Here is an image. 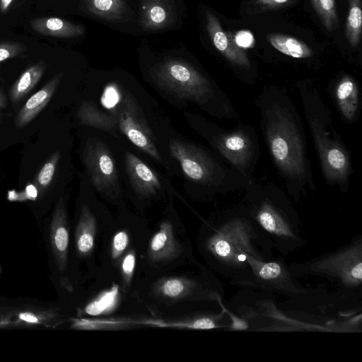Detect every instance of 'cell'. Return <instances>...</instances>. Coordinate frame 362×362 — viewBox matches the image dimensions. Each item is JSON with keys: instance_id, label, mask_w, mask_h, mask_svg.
I'll return each instance as SVG.
<instances>
[{"instance_id": "8992f818", "label": "cell", "mask_w": 362, "mask_h": 362, "mask_svg": "<svg viewBox=\"0 0 362 362\" xmlns=\"http://www.w3.org/2000/svg\"><path fill=\"white\" fill-rule=\"evenodd\" d=\"M243 206L281 255H289L306 245L299 216L274 185H249Z\"/></svg>"}, {"instance_id": "f546056e", "label": "cell", "mask_w": 362, "mask_h": 362, "mask_svg": "<svg viewBox=\"0 0 362 362\" xmlns=\"http://www.w3.org/2000/svg\"><path fill=\"white\" fill-rule=\"evenodd\" d=\"M26 51L24 45L16 42H0V66L9 59L22 57Z\"/></svg>"}, {"instance_id": "7402d4cb", "label": "cell", "mask_w": 362, "mask_h": 362, "mask_svg": "<svg viewBox=\"0 0 362 362\" xmlns=\"http://www.w3.org/2000/svg\"><path fill=\"white\" fill-rule=\"evenodd\" d=\"M47 66V64L41 61L27 68L10 88L11 100L13 103L21 100L39 82Z\"/></svg>"}, {"instance_id": "44dd1931", "label": "cell", "mask_w": 362, "mask_h": 362, "mask_svg": "<svg viewBox=\"0 0 362 362\" xmlns=\"http://www.w3.org/2000/svg\"><path fill=\"white\" fill-rule=\"evenodd\" d=\"M335 98L344 119L353 122L359 109V93L354 79L347 75L343 76L336 86Z\"/></svg>"}, {"instance_id": "30bf717a", "label": "cell", "mask_w": 362, "mask_h": 362, "mask_svg": "<svg viewBox=\"0 0 362 362\" xmlns=\"http://www.w3.org/2000/svg\"><path fill=\"white\" fill-rule=\"evenodd\" d=\"M124 183L127 199L138 210L153 202H167L179 192L172 180L144 159L130 144L125 142L122 151Z\"/></svg>"}, {"instance_id": "d4e9b609", "label": "cell", "mask_w": 362, "mask_h": 362, "mask_svg": "<svg viewBox=\"0 0 362 362\" xmlns=\"http://www.w3.org/2000/svg\"><path fill=\"white\" fill-rule=\"evenodd\" d=\"M349 13L345 25V35L353 47L360 42L362 28V11L361 0H348Z\"/></svg>"}, {"instance_id": "7c38bea8", "label": "cell", "mask_w": 362, "mask_h": 362, "mask_svg": "<svg viewBox=\"0 0 362 362\" xmlns=\"http://www.w3.org/2000/svg\"><path fill=\"white\" fill-rule=\"evenodd\" d=\"M291 274L282 257L254 261L250 274L236 286L287 296L305 294L307 289Z\"/></svg>"}, {"instance_id": "6da1fadb", "label": "cell", "mask_w": 362, "mask_h": 362, "mask_svg": "<svg viewBox=\"0 0 362 362\" xmlns=\"http://www.w3.org/2000/svg\"><path fill=\"white\" fill-rule=\"evenodd\" d=\"M84 95L110 114L121 136L171 180L175 172L161 137L167 119L159 104L139 83L112 78L90 85Z\"/></svg>"}, {"instance_id": "d590c367", "label": "cell", "mask_w": 362, "mask_h": 362, "mask_svg": "<svg viewBox=\"0 0 362 362\" xmlns=\"http://www.w3.org/2000/svg\"><path fill=\"white\" fill-rule=\"evenodd\" d=\"M9 323H10V321H8V320H0V326L1 327L8 325Z\"/></svg>"}, {"instance_id": "9c48e42d", "label": "cell", "mask_w": 362, "mask_h": 362, "mask_svg": "<svg viewBox=\"0 0 362 362\" xmlns=\"http://www.w3.org/2000/svg\"><path fill=\"white\" fill-rule=\"evenodd\" d=\"M182 115L190 128L247 178L259 156L255 133L249 127L223 129L202 115L189 110Z\"/></svg>"}, {"instance_id": "d6a6232c", "label": "cell", "mask_w": 362, "mask_h": 362, "mask_svg": "<svg viewBox=\"0 0 362 362\" xmlns=\"http://www.w3.org/2000/svg\"><path fill=\"white\" fill-rule=\"evenodd\" d=\"M235 44L241 48L249 47L254 43V38L252 34L248 31H240L235 35L234 40Z\"/></svg>"}, {"instance_id": "e575fe53", "label": "cell", "mask_w": 362, "mask_h": 362, "mask_svg": "<svg viewBox=\"0 0 362 362\" xmlns=\"http://www.w3.org/2000/svg\"><path fill=\"white\" fill-rule=\"evenodd\" d=\"M13 0H0V11L1 13L7 12Z\"/></svg>"}, {"instance_id": "1f68e13d", "label": "cell", "mask_w": 362, "mask_h": 362, "mask_svg": "<svg viewBox=\"0 0 362 362\" xmlns=\"http://www.w3.org/2000/svg\"><path fill=\"white\" fill-rule=\"evenodd\" d=\"M52 316L50 314L38 315L32 312H22L18 315V318L20 321L26 322L28 324H41L44 322L47 319Z\"/></svg>"}, {"instance_id": "9a60e30c", "label": "cell", "mask_w": 362, "mask_h": 362, "mask_svg": "<svg viewBox=\"0 0 362 362\" xmlns=\"http://www.w3.org/2000/svg\"><path fill=\"white\" fill-rule=\"evenodd\" d=\"M49 242L57 269L66 270L68 261L69 231L65 200L60 196L56 204L50 224Z\"/></svg>"}, {"instance_id": "2e32d148", "label": "cell", "mask_w": 362, "mask_h": 362, "mask_svg": "<svg viewBox=\"0 0 362 362\" xmlns=\"http://www.w3.org/2000/svg\"><path fill=\"white\" fill-rule=\"evenodd\" d=\"M74 117L76 123L81 127L100 130L126 141L119 134L113 117L85 95L76 106Z\"/></svg>"}, {"instance_id": "4dcf8cb0", "label": "cell", "mask_w": 362, "mask_h": 362, "mask_svg": "<svg viewBox=\"0 0 362 362\" xmlns=\"http://www.w3.org/2000/svg\"><path fill=\"white\" fill-rule=\"evenodd\" d=\"M116 294L117 292L114 291L106 293L86 307V313L94 315L102 313L113 303V299Z\"/></svg>"}, {"instance_id": "ac0fdd59", "label": "cell", "mask_w": 362, "mask_h": 362, "mask_svg": "<svg viewBox=\"0 0 362 362\" xmlns=\"http://www.w3.org/2000/svg\"><path fill=\"white\" fill-rule=\"evenodd\" d=\"M63 77L64 72L57 73L25 102L15 119V126L17 129H22L30 123L47 106Z\"/></svg>"}, {"instance_id": "3957f363", "label": "cell", "mask_w": 362, "mask_h": 362, "mask_svg": "<svg viewBox=\"0 0 362 362\" xmlns=\"http://www.w3.org/2000/svg\"><path fill=\"white\" fill-rule=\"evenodd\" d=\"M261 127L272 157L290 194L299 202L315 189L300 117L284 90L268 88L258 99Z\"/></svg>"}, {"instance_id": "5bb4252c", "label": "cell", "mask_w": 362, "mask_h": 362, "mask_svg": "<svg viewBox=\"0 0 362 362\" xmlns=\"http://www.w3.org/2000/svg\"><path fill=\"white\" fill-rule=\"evenodd\" d=\"M173 199L174 197H170L167 201L165 218L148 243V260L156 266H163L171 262L183 251L180 242L175 235L173 223V218L176 213Z\"/></svg>"}, {"instance_id": "836d02e7", "label": "cell", "mask_w": 362, "mask_h": 362, "mask_svg": "<svg viewBox=\"0 0 362 362\" xmlns=\"http://www.w3.org/2000/svg\"><path fill=\"white\" fill-rule=\"evenodd\" d=\"M257 3L262 6L273 8L282 6L287 3L288 0H257Z\"/></svg>"}, {"instance_id": "8fae6325", "label": "cell", "mask_w": 362, "mask_h": 362, "mask_svg": "<svg viewBox=\"0 0 362 362\" xmlns=\"http://www.w3.org/2000/svg\"><path fill=\"white\" fill-rule=\"evenodd\" d=\"M289 269L295 278L317 276L337 284L341 288L358 289L362 285V238L359 235L337 250L300 263Z\"/></svg>"}, {"instance_id": "ba28073f", "label": "cell", "mask_w": 362, "mask_h": 362, "mask_svg": "<svg viewBox=\"0 0 362 362\" xmlns=\"http://www.w3.org/2000/svg\"><path fill=\"white\" fill-rule=\"evenodd\" d=\"M298 89L323 175L328 183L344 188L351 173V161L335 130L330 111L310 84L300 83Z\"/></svg>"}, {"instance_id": "603a6c76", "label": "cell", "mask_w": 362, "mask_h": 362, "mask_svg": "<svg viewBox=\"0 0 362 362\" xmlns=\"http://www.w3.org/2000/svg\"><path fill=\"white\" fill-rule=\"evenodd\" d=\"M267 40L276 50L287 56L298 58H310L313 50L303 42L283 34H270Z\"/></svg>"}, {"instance_id": "52a82bcc", "label": "cell", "mask_w": 362, "mask_h": 362, "mask_svg": "<svg viewBox=\"0 0 362 362\" xmlns=\"http://www.w3.org/2000/svg\"><path fill=\"white\" fill-rule=\"evenodd\" d=\"M82 128L79 156L83 173L102 199L118 208L124 206L122 151L127 141L100 130Z\"/></svg>"}, {"instance_id": "e0dca14e", "label": "cell", "mask_w": 362, "mask_h": 362, "mask_svg": "<svg viewBox=\"0 0 362 362\" xmlns=\"http://www.w3.org/2000/svg\"><path fill=\"white\" fill-rule=\"evenodd\" d=\"M206 30L216 48L233 64L250 69V62L242 48L222 28L218 19L209 11L205 13Z\"/></svg>"}, {"instance_id": "484cf974", "label": "cell", "mask_w": 362, "mask_h": 362, "mask_svg": "<svg viewBox=\"0 0 362 362\" xmlns=\"http://www.w3.org/2000/svg\"><path fill=\"white\" fill-rule=\"evenodd\" d=\"M61 158V151L55 150L37 174L35 184L40 192H44L50 186L58 169Z\"/></svg>"}, {"instance_id": "4fadbf2b", "label": "cell", "mask_w": 362, "mask_h": 362, "mask_svg": "<svg viewBox=\"0 0 362 362\" xmlns=\"http://www.w3.org/2000/svg\"><path fill=\"white\" fill-rule=\"evenodd\" d=\"M214 276L208 274L202 278L188 276H163L152 286L151 293L156 299L163 302L184 300H221L223 287Z\"/></svg>"}, {"instance_id": "277c9868", "label": "cell", "mask_w": 362, "mask_h": 362, "mask_svg": "<svg viewBox=\"0 0 362 362\" xmlns=\"http://www.w3.org/2000/svg\"><path fill=\"white\" fill-rule=\"evenodd\" d=\"M163 141L175 172L185 193L206 199L234 187L249 186L250 179L231 172L211 151L177 132L169 119L163 124Z\"/></svg>"}, {"instance_id": "83f0119b", "label": "cell", "mask_w": 362, "mask_h": 362, "mask_svg": "<svg viewBox=\"0 0 362 362\" xmlns=\"http://www.w3.org/2000/svg\"><path fill=\"white\" fill-rule=\"evenodd\" d=\"M129 235L127 230H119L112 236L110 243V255L113 260L117 259L127 249Z\"/></svg>"}, {"instance_id": "d6986e66", "label": "cell", "mask_w": 362, "mask_h": 362, "mask_svg": "<svg viewBox=\"0 0 362 362\" xmlns=\"http://www.w3.org/2000/svg\"><path fill=\"white\" fill-rule=\"evenodd\" d=\"M175 17L171 0H141V25L146 31L168 28Z\"/></svg>"}, {"instance_id": "cb8c5ba5", "label": "cell", "mask_w": 362, "mask_h": 362, "mask_svg": "<svg viewBox=\"0 0 362 362\" xmlns=\"http://www.w3.org/2000/svg\"><path fill=\"white\" fill-rule=\"evenodd\" d=\"M91 14L107 21L121 20L127 12L125 0H85Z\"/></svg>"}, {"instance_id": "8d00e7d4", "label": "cell", "mask_w": 362, "mask_h": 362, "mask_svg": "<svg viewBox=\"0 0 362 362\" xmlns=\"http://www.w3.org/2000/svg\"><path fill=\"white\" fill-rule=\"evenodd\" d=\"M1 110H0V119H1Z\"/></svg>"}, {"instance_id": "f1b7e54d", "label": "cell", "mask_w": 362, "mask_h": 362, "mask_svg": "<svg viewBox=\"0 0 362 362\" xmlns=\"http://www.w3.org/2000/svg\"><path fill=\"white\" fill-rule=\"evenodd\" d=\"M135 265L136 254L135 252L132 250L123 257L121 261V274L123 286L125 290L127 289L132 282Z\"/></svg>"}, {"instance_id": "7a4b0ae2", "label": "cell", "mask_w": 362, "mask_h": 362, "mask_svg": "<svg viewBox=\"0 0 362 362\" xmlns=\"http://www.w3.org/2000/svg\"><path fill=\"white\" fill-rule=\"evenodd\" d=\"M199 243L208 264L234 286L250 274L254 261L274 257L272 241L244 206L206 221Z\"/></svg>"}, {"instance_id": "ffe728a7", "label": "cell", "mask_w": 362, "mask_h": 362, "mask_svg": "<svg viewBox=\"0 0 362 362\" xmlns=\"http://www.w3.org/2000/svg\"><path fill=\"white\" fill-rule=\"evenodd\" d=\"M32 29L40 35L71 38L81 36L84 33L82 25L74 24L69 21L58 17H39L30 21Z\"/></svg>"}, {"instance_id": "5b68a950", "label": "cell", "mask_w": 362, "mask_h": 362, "mask_svg": "<svg viewBox=\"0 0 362 362\" xmlns=\"http://www.w3.org/2000/svg\"><path fill=\"white\" fill-rule=\"evenodd\" d=\"M148 83L170 105L187 110L190 104L216 117L232 116L233 110L224 93L191 63L166 58L148 70Z\"/></svg>"}, {"instance_id": "4316f807", "label": "cell", "mask_w": 362, "mask_h": 362, "mask_svg": "<svg viewBox=\"0 0 362 362\" xmlns=\"http://www.w3.org/2000/svg\"><path fill=\"white\" fill-rule=\"evenodd\" d=\"M311 2L325 28L329 31L335 28L339 22L335 0H311Z\"/></svg>"}]
</instances>
